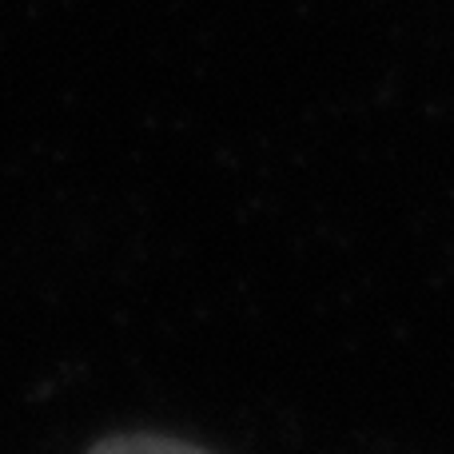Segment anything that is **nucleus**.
<instances>
[{"label": "nucleus", "instance_id": "obj_1", "mask_svg": "<svg viewBox=\"0 0 454 454\" xmlns=\"http://www.w3.org/2000/svg\"><path fill=\"white\" fill-rule=\"evenodd\" d=\"M88 454H212V450L168 439V434H112V439L96 442Z\"/></svg>", "mask_w": 454, "mask_h": 454}]
</instances>
